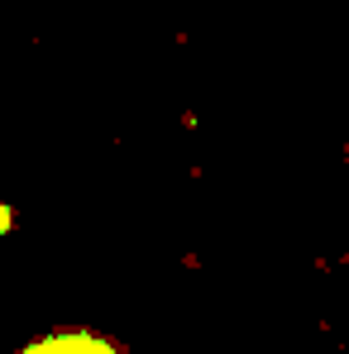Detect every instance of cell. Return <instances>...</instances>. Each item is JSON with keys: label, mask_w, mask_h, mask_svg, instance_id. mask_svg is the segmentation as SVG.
<instances>
[{"label": "cell", "mask_w": 349, "mask_h": 354, "mask_svg": "<svg viewBox=\"0 0 349 354\" xmlns=\"http://www.w3.org/2000/svg\"><path fill=\"white\" fill-rule=\"evenodd\" d=\"M15 354H134V350L106 330H91V326H58V330L24 340Z\"/></svg>", "instance_id": "obj_1"}]
</instances>
